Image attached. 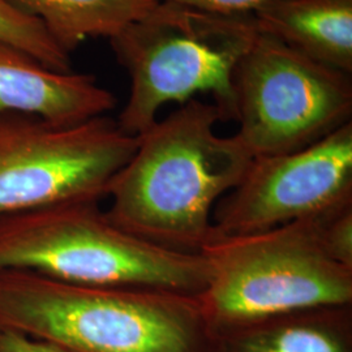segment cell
<instances>
[{
	"instance_id": "cell-2",
	"label": "cell",
	"mask_w": 352,
	"mask_h": 352,
	"mask_svg": "<svg viewBox=\"0 0 352 352\" xmlns=\"http://www.w3.org/2000/svg\"><path fill=\"white\" fill-rule=\"evenodd\" d=\"M0 327L72 352H214L199 296L0 272Z\"/></svg>"
},
{
	"instance_id": "cell-3",
	"label": "cell",
	"mask_w": 352,
	"mask_h": 352,
	"mask_svg": "<svg viewBox=\"0 0 352 352\" xmlns=\"http://www.w3.org/2000/svg\"><path fill=\"white\" fill-rule=\"evenodd\" d=\"M62 282L199 296L209 282L201 253L166 250L115 226L100 202H74L0 218V272Z\"/></svg>"
},
{
	"instance_id": "cell-1",
	"label": "cell",
	"mask_w": 352,
	"mask_h": 352,
	"mask_svg": "<svg viewBox=\"0 0 352 352\" xmlns=\"http://www.w3.org/2000/svg\"><path fill=\"white\" fill-rule=\"evenodd\" d=\"M218 122L214 103L193 98L138 136L107 192L113 225L166 250L200 253L215 238V205L253 160L236 135L215 132Z\"/></svg>"
},
{
	"instance_id": "cell-8",
	"label": "cell",
	"mask_w": 352,
	"mask_h": 352,
	"mask_svg": "<svg viewBox=\"0 0 352 352\" xmlns=\"http://www.w3.org/2000/svg\"><path fill=\"white\" fill-rule=\"evenodd\" d=\"M352 204V122L299 151L253 157L215 205V235L263 232Z\"/></svg>"
},
{
	"instance_id": "cell-4",
	"label": "cell",
	"mask_w": 352,
	"mask_h": 352,
	"mask_svg": "<svg viewBox=\"0 0 352 352\" xmlns=\"http://www.w3.org/2000/svg\"><path fill=\"white\" fill-rule=\"evenodd\" d=\"M258 30L252 14H217L160 0L110 45L131 77L119 128L138 138L170 102L209 93L222 120H236L234 72Z\"/></svg>"
},
{
	"instance_id": "cell-13",
	"label": "cell",
	"mask_w": 352,
	"mask_h": 352,
	"mask_svg": "<svg viewBox=\"0 0 352 352\" xmlns=\"http://www.w3.org/2000/svg\"><path fill=\"white\" fill-rule=\"evenodd\" d=\"M0 42L24 51L49 69L71 71L69 54L58 46L37 17L21 11L10 0H0Z\"/></svg>"
},
{
	"instance_id": "cell-5",
	"label": "cell",
	"mask_w": 352,
	"mask_h": 352,
	"mask_svg": "<svg viewBox=\"0 0 352 352\" xmlns=\"http://www.w3.org/2000/svg\"><path fill=\"white\" fill-rule=\"evenodd\" d=\"M200 253L209 282L199 302L213 333L352 305V269L327 253L316 218L248 235H215Z\"/></svg>"
},
{
	"instance_id": "cell-11",
	"label": "cell",
	"mask_w": 352,
	"mask_h": 352,
	"mask_svg": "<svg viewBox=\"0 0 352 352\" xmlns=\"http://www.w3.org/2000/svg\"><path fill=\"white\" fill-rule=\"evenodd\" d=\"M214 352H351V305L230 327L214 333Z\"/></svg>"
},
{
	"instance_id": "cell-7",
	"label": "cell",
	"mask_w": 352,
	"mask_h": 352,
	"mask_svg": "<svg viewBox=\"0 0 352 352\" xmlns=\"http://www.w3.org/2000/svg\"><path fill=\"white\" fill-rule=\"evenodd\" d=\"M238 139L253 157L307 148L351 122L350 74L257 33L234 72Z\"/></svg>"
},
{
	"instance_id": "cell-15",
	"label": "cell",
	"mask_w": 352,
	"mask_h": 352,
	"mask_svg": "<svg viewBox=\"0 0 352 352\" xmlns=\"http://www.w3.org/2000/svg\"><path fill=\"white\" fill-rule=\"evenodd\" d=\"M217 14H252L272 0H162Z\"/></svg>"
},
{
	"instance_id": "cell-14",
	"label": "cell",
	"mask_w": 352,
	"mask_h": 352,
	"mask_svg": "<svg viewBox=\"0 0 352 352\" xmlns=\"http://www.w3.org/2000/svg\"><path fill=\"white\" fill-rule=\"evenodd\" d=\"M315 218L327 253L352 269V204Z\"/></svg>"
},
{
	"instance_id": "cell-9",
	"label": "cell",
	"mask_w": 352,
	"mask_h": 352,
	"mask_svg": "<svg viewBox=\"0 0 352 352\" xmlns=\"http://www.w3.org/2000/svg\"><path fill=\"white\" fill-rule=\"evenodd\" d=\"M115 106L113 93L93 76L52 71L0 42V115L21 113L56 126H75L104 116Z\"/></svg>"
},
{
	"instance_id": "cell-16",
	"label": "cell",
	"mask_w": 352,
	"mask_h": 352,
	"mask_svg": "<svg viewBox=\"0 0 352 352\" xmlns=\"http://www.w3.org/2000/svg\"><path fill=\"white\" fill-rule=\"evenodd\" d=\"M0 352H72L49 340H39L10 327H0Z\"/></svg>"
},
{
	"instance_id": "cell-12",
	"label": "cell",
	"mask_w": 352,
	"mask_h": 352,
	"mask_svg": "<svg viewBox=\"0 0 352 352\" xmlns=\"http://www.w3.org/2000/svg\"><path fill=\"white\" fill-rule=\"evenodd\" d=\"M45 25L58 46L71 54L91 37L116 36L160 0H10Z\"/></svg>"
},
{
	"instance_id": "cell-6",
	"label": "cell",
	"mask_w": 352,
	"mask_h": 352,
	"mask_svg": "<svg viewBox=\"0 0 352 352\" xmlns=\"http://www.w3.org/2000/svg\"><path fill=\"white\" fill-rule=\"evenodd\" d=\"M139 138L100 116L56 126L36 116L0 115V218L46 206L100 202L131 160Z\"/></svg>"
},
{
	"instance_id": "cell-10",
	"label": "cell",
	"mask_w": 352,
	"mask_h": 352,
	"mask_svg": "<svg viewBox=\"0 0 352 352\" xmlns=\"http://www.w3.org/2000/svg\"><path fill=\"white\" fill-rule=\"evenodd\" d=\"M252 16L260 33L351 74L352 0H272Z\"/></svg>"
}]
</instances>
